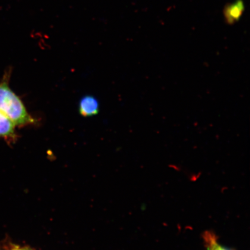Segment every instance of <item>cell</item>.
Returning a JSON list of instances; mask_svg holds the SVG:
<instances>
[{
	"mask_svg": "<svg viewBox=\"0 0 250 250\" xmlns=\"http://www.w3.org/2000/svg\"><path fill=\"white\" fill-rule=\"evenodd\" d=\"M9 74L0 82V112L13 122L16 126L32 124L34 120L27 112L20 97L9 85Z\"/></svg>",
	"mask_w": 250,
	"mask_h": 250,
	"instance_id": "1",
	"label": "cell"
},
{
	"mask_svg": "<svg viewBox=\"0 0 250 250\" xmlns=\"http://www.w3.org/2000/svg\"><path fill=\"white\" fill-rule=\"evenodd\" d=\"M79 111L83 117H92L98 115L99 112L98 99L90 95L83 97L79 103Z\"/></svg>",
	"mask_w": 250,
	"mask_h": 250,
	"instance_id": "2",
	"label": "cell"
},
{
	"mask_svg": "<svg viewBox=\"0 0 250 250\" xmlns=\"http://www.w3.org/2000/svg\"><path fill=\"white\" fill-rule=\"evenodd\" d=\"M16 125L10 119L0 112V138L13 142L17 137Z\"/></svg>",
	"mask_w": 250,
	"mask_h": 250,
	"instance_id": "3",
	"label": "cell"
},
{
	"mask_svg": "<svg viewBox=\"0 0 250 250\" xmlns=\"http://www.w3.org/2000/svg\"><path fill=\"white\" fill-rule=\"evenodd\" d=\"M245 10V5L242 0H237L228 5L225 10V16L228 23H233L239 20Z\"/></svg>",
	"mask_w": 250,
	"mask_h": 250,
	"instance_id": "4",
	"label": "cell"
},
{
	"mask_svg": "<svg viewBox=\"0 0 250 250\" xmlns=\"http://www.w3.org/2000/svg\"><path fill=\"white\" fill-rule=\"evenodd\" d=\"M205 245L208 250H232L225 248L218 242L216 236L211 232H206L203 236Z\"/></svg>",
	"mask_w": 250,
	"mask_h": 250,
	"instance_id": "5",
	"label": "cell"
},
{
	"mask_svg": "<svg viewBox=\"0 0 250 250\" xmlns=\"http://www.w3.org/2000/svg\"><path fill=\"white\" fill-rule=\"evenodd\" d=\"M13 250H30L28 249H14Z\"/></svg>",
	"mask_w": 250,
	"mask_h": 250,
	"instance_id": "6",
	"label": "cell"
}]
</instances>
